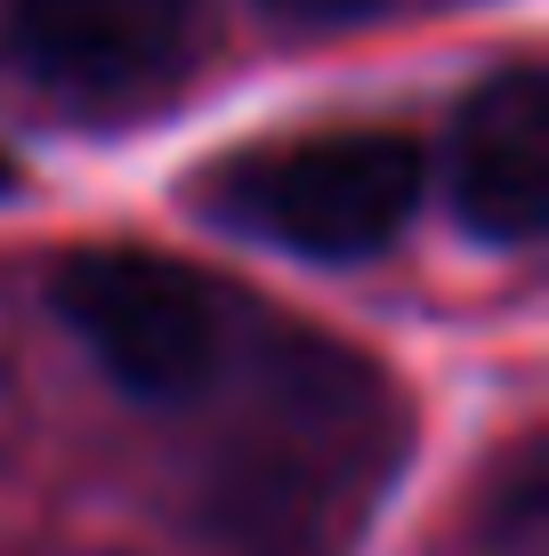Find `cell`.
Wrapping results in <instances>:
<instances>
[{
  "mask_svg": "<svg viewBox=\"0 0 549 556\" xmlns=\"http://www.w3.org/2000/svg\"><path fill=\"white\" fill-rule=\"evenodd\" d=\"M49 306L98 355V371L113 388L146 395V404L195 395L219 363V299L202 291L195 266L138 251V242L65 251L49 275Z\"/></svg>",
  "mask_w": 549,
  "mask_h": 556,
  "instance_id": "obj_2",
  "label": "cell"
},
{
  "mask_svg": "<svg viewBox=\"0 0 549 556\" xmlns=\"http://www.w3.org/2000/svg\"><path fill=\"white\" fill-rule=\"evenodd\" d=\"M9 194H16V162L0 153V202H9Z\"/></svg>",
  "mask_w": 549,
  "mask_h": 556,
  "instance_id": "obj_6",
  "label": "cell"
},
{
  "mask_svg": "<svg viewBox=\"0 0 549 556\" xmlns=\"http://www.w3.org/2000/svg\"><path fill=\"white\" fill-rule=\"evenodd\" d=\"M452 202L485 242H534L549 218V81L509 65L469 98L452 138Z\"/></svg>",
  "mask_w": 549,
  "mask_h": 556,
  "instance_id": "obj_4",
  "label": "cell"
},
{
  "mask_svg": "<svg viewBox=\"0 0 549 556\" xmlns=\"http://www.w3.org/2000/svg\"><path fill=\"white\" fill-rule=\"evenodd\" d=\"M428 186V162L404 129H324L299 146L242 153L235 169H219L211 210L242 235L275 242L299 258H372L412 226Z\"/></svg>",
  "mask_w": 549,
  "mask_h": 556,
  "instance_id": "obj_1",
  "label": "cell"
},
{
  "mask_svg": "<svg viewBox=\"0 0 549 556\" xmlns=\"http://www.w3.org/2000/svg\"><path fill=\"white\" fill-rule=\"evenodd\" d=\"M195 0H16L9 49L33 81L73 98H122L178 65Z\"/></svg>",
  "mask_w": 549,
  "mask_h": 556,
  "instance_id": "obj_3",
  "label": "cell"
},
{
  "mask_svg": "<svg viewBox=\"0 0 549 556\" xmlns=\"http://www.w3.org/2000/svg\"><path fill=\"white\" fill-rule=\"evenodd\" d=\"M275 16H291V25H355V16H372L380 0H267Z\"/></svg>",
  "mask_w": 549,
  "mask_h": 556,
  "instance_id": "obj_5",
  "label": "cell"
}]
</instances>
